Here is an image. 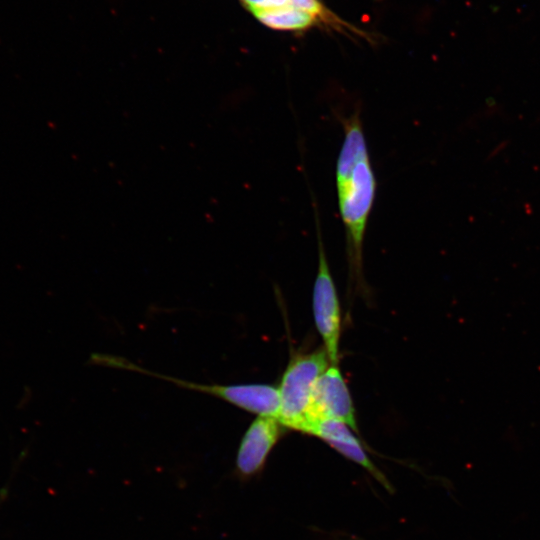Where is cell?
Instances as JSON below:
<instances>
[{
  "instance_id": "cell-1",
  "label": "cell",
  "mask_w": 540,
  "mask_h": 540,
  "mask_svg": "<svg viewBox=\"0 0 540 540\" xmlns=\"http://www.w3.org/2000/svg\"><path fill=\"white\" fill-rule=\"evenodd\" d=\"M344 140L336 164V189L346 231L349 263L362 270V251L371 213L376 178L371 166L359 109L342 121Z\"/></svg>"
},
{
  "instance_id": "cell-2",
  "label": "cell",
  "mask_w": 540,
  "mask_h": 540,
  "mask_svg": "<svg viewBox=\"0 0 540 540\" xmlns=\"http://www.w3.org/2000/svg\"><path fill=\"white\" fill-rule=\"evenodd\" d=\"M91 361L95 365L121 368L138 372L163 379L181 388L209 394L247 412L257 414L258 416L273 417L276 419L279 417V389L278 387L270 384L252 383L223 385L195 383L145 369L119 356L100 353L92 354Z\"/></svg>"
},
{
  "instance_id": "cell-3",
  "label": "cell",
  "mask_w": 540,
  "mask_h": 540,
  "mask_svg": "<svg viewBox=\"0 0 540 540\" xmlns=\"http://www.w3.org/2000/svg\"><path fill=\"white\" fill-rule=\"evenodd\" d=\"M331 364L325 348L291 357L278 386V421L285 427L308 433L309 412L318 378Z\"/></svg>"
},
{
  "instance_id": "cell-4",
  "label": "cell",
  "mask_w": 540,
  "mask_h": 540,
  "mask_svg": "<svg viewBox=\"0 0 540 540\" xmlns=\"http://www.w3.org/2000/svg\"><path fill=\"white\" fill-rule=\"evenodd\" d=\"M315 216L318 238V270L313 289L314 320L331 364H338L341 334L340 305L321 238L318 213H315Z\"/></svg>"
},
{
  "instance_id": "cell-5",
  "label": "cell",
  "mask_w": 540,
  "mask_h": 540,
  "mask_svg": "<svg viewBox=\"0 0 540 540\" xmlns=\"http://www.w3.org/2000/svg\"><path fill=\"white\" fill-rule=\"evenodd\" d=\"M309 418L310 427L307 434L320 420H337L358 431L352 398L338 364H330L318 378Z\"/></svg>"
},
{
  "instance_id": "cell-6",
  "label": "cell",
  "mask_w": 540,
  "mask_h": 540,
  "mask_svg": "<svg viewBox=\"0 0 540 540\" xmlns=\"http://www.w3.org/2000/svg\"><path fill=\"white\" fill-rule=\"evenodd\" d=\"M285 427L273 417L258 416L245 431L236 456V474L248 479L259 474Z\"/></svg>"
},
{
  "instance_id": "cell-7",
  "label": "cell",
  "mask_w": 540,
  "mask_h": 540,
  "mask_svg": "<svg viewBox=\"0 0 540 540\" xmlns=\"http://www.w3.org/2000/svg\"><path fill=\"white\" fill-rule=\"evenodd\" d=\"M348 427L337 420H320L312 427L309 434L322 439L347 459L362 466L386 489L391 490V485L385 475L371 461L360 441Z\"/></svg>"
},
{
  "instance_id": "cell-8",
  "label": "cell",
  "mask_w": 540,
  "mask_h": 540,
  "mask_svg": "<svg viewBox=\"0 0 540 540\" xmlns=\"http://www.w3.org/2000/svg\"><path fill=\"white\" fill-rule=\"evenodd\" d=\"M268 28L281 31H301L311 27L316 18L290 5L252 12Z\"/></svg>"
},
{
  "instance_id": "cell-9",
  "label": "cell",
  "mask_w": 540,
  "mask_h": 540,
  "mask_svg": "<svg viewBox=\"0 0 540 540\" xmlns=\"http://www.w3.org/2000/svg\"><path fill=\"white\" fill-rule=\"evenodd\" d=\"M289 5L312 15L314 18L326 16L325 8L319 0H289Z\"/></svg>"
},
{
  "instance_id": "cell-10",
  "label": "cell",
  "mask_w": 540,
  "mask_h": 540,
  "mask_svg": "<svg viewBox=\"0 0 540 540\" xmlns=\"http://www.w3.org/2000/svg\"><path fill=\"white\" fill-rule=\"evenodd\" d=\"M250 11L268 10L289 5V0H241Z\"/></svg>"
}]
</instances>
